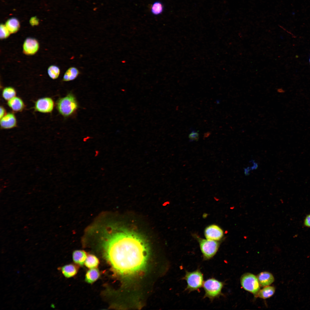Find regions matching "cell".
I'll return each mask as SVG.
<instances>
[{
    "label": "cell",
    "instance_id": "d6986e66",
    "mask_svg": "<svg viewBox=\"0 0 310 310\" xmlns=\"http://www.w3.org/2000/svg\"><path fill=\"white\" fill-rule=\"evenodd\" d=\"M99 264V261L98 258L93 255H88L85 262L86 266L90 269L96 268Z\"/></svg>",
    "mask_w": 310,
    "mask_h": 310
},
{
    "label": "cell",
    "instance_id": "f1b7e54d",
    "mask_svg": "<svg viewBox=\"0 0 310 310\" xmlns=\"http://www.w3.org/2000/svg\"><path fill=\"white\" fill-rule=\"evenodd\" d=\"M309 62H310V59H309Z\"/></svg>",
    "mask_w": 310,
    "mask_h": 310
},
{
    "label": "cell",
    "instance_id": "83f0119b",
    "mask_svg": "<svg viewBox=\"0 0 310 310\" xmlns=\"http://www.w3.org/2000/svg\"><path fill=\"white\" fill-rule=\"evenodd\" d=\"M277 92L280 93H283L285 92V91L282 88H279L277 89Z\"/></svg>",
    "mask_w": 310,
    "mask_h": 310
},
{
    "label": "cell",
    "instance_id": "8fae6325",
    "mask_svg": "<svg viewBox=\"0 0 310 310\" xmlns=\"http://www.w3.org/2000/svg\"><path fill=\"white\" fill-rule=\"evenodd\" d=\"M260 285L265 287L269 286L274 281L272 274L267 272H262L259 274L257 277Z\"/></svg>",
    "mask_w": 310,
    "mask_h": 310
},
{
    "label": "cell",
    "instance_id": "7a4b0ae2",
    "mask_svg": "<svg viewBox=\"0 0 310 310\" xmlns=\"http://www.w3.org/2000/svg\"><path fill=\"white\" fill-rule=\"evenodd\" d=\"M224 283L214 278H210L204 281L202 287L204 291L203 298H208L212 302L223 295L222 290Z\"/></svg>",
    "mask_w": 310,
    "mask_h": 310
},
{
    "label": "cell",
    "instance_id": "d4e9b609",
    "mask_svg": "<svg viewBox=\"0 0 310 310\" xmlns=\"http://www.w3.org/2000/svg\"><path fill=\"white\" fill-rule=\"evenodd\" d=\"M30 23L32 26H36L38 24V20L36 17H33L30 19Z\"/></svg>",
    "mask_w": 310,
    "mask_h": 310
},
{
    "label": "cell",
    "instance_id": "603a6c76",
    "mask_svg": "<svg viewBox=\"0 0 310 310\" xmlns=\"http://www.w3.org/2000/svg\"><path fill=\"white\" fill-rule=\"evenodd\" d=\"M10 33L5 25L1 24L0 26V38L1 39H5L8 37Z\"/></svg>",
    "mask_w": 310,
    "mask_h": 310
},
{
    "label": "cell",
    "instance_id": "3957f363",
    "mask_svg": "<svg viewBox=\"0 0 310 310\" xmlns=\"http://www.w3.org/2000/svg\"><path fill=\"white\" fill-rule=\"evenodd\" d=\"M181 280L186 281L187 285L184 291L189 292L199 291L204 282V274L199 268L191 272L185 270V274Z\"/></svg>",
    "mask_w": 310,
    "mask_h": 310
},
{
    "label": "cell",
    "instance_id": "4fadbf2b",
    "mask_svg": "<svg viewBox=\"0 0 310 310\" xmlns=\"http://www.w3.org/2000/svg\"><path fill=\"white\" fill-rule=\"evenodd\" d=\"M86 253L83 250H76L73 253V259L74 261L80 266H83L87 258Z\"/></svg>",
    "mask_w": 310,
    "mask_h": 310
},
{
    "label": "cell",
    "instance_id": "cb8c5ba5",
    "mask_svg": "<svg viewBox=\"0 0 310 310\" xmlns=\"http://www.w3.org/2000/svg\"><path fill=\"white\" fill-rule=\"evenodd\" d=\"M188 137L190 142L194 141H197L199 138V134L197 131H195L193 129L191 130V133L189 134Z\"/></svg>",
    "mask_w": 310,
    "mask_h": 310
},
{
    "label": "cell",
    "instance_id": "ba28073f",
    "mask_svg": "<svg viewBox=\"0 0 310 310\" xmlns=\"http://www.w3.org/2000/svg\"><path fill=\"white\" fill-rule=\"evenodd\" d=\"M223 231L218 226L212 224L206 227L204 230V235L206 239L218 241L223 237Z\"/></svg>",
    "mask_w": 310,
    "mask_h": 310
},
{
    "label": "cell",
    "instance_id": "9a60e30c",
    "mask_svg": "<svg viewBox=\"0 0 310 310\" xmlns=\"http://www.w3.org/2000/svg\"><path fill=\"white\" fill-rule=\"evenodd\" d=\"M5 26L10 33H14L18 31L20 26V23L17 19L13 18L8 19Z\"/></svg>",
    "mask_w": 310,
    "mask_h": 310
},
{
    "label": "cell",
    "instance_id": "ac0fdd59",
    "mask_svg": "<svg viewBox=\"0 0 310 310\" xmlns=\"http://www.w3.org/2000/svg\"><path fill=\"white\" fill-rule=\"evenodd\" d=\"M100 276L98 270L96 268L88 270L85 275V281L88 283H92L96 281Z\"/></svg>",
    "mask_w": 310,
    "mask_h": 310
},
{
    "label": "cell",
    "instance_id": "484cf974",
    "mask_svg": "<svg viewBox=\"0 0 310 310\" xmlns=\"http://www.w3.org/2000/svg\"><path fill=\"white\" fill-rule=\"evenodd\" d=\"M304 225L306 226L310 227V214L307 215L304 221Z\"/></svg>",
    "mask_w": 310,
    "mask_h": 310
},
{
    "label": "cell",
    "instance_id": "5b68a950",
    "mask_svg": "<svg viewBox=\"0 0 310 310\" xmlns=\"http://www.w3.org/2000/svg\"><path fill=\"white\" fill-rule=\"evenodd\" d=\"M198 241L203 260H208L213 258L218 250L220 246L219 242L217 241L200 238L198 239Z\"/></svg>",
    "mask_w": 310,
    "mask_h": 310
},
{
    "label": "cell",
    "instance_id": "2e32d148",
    "mask_svg": "<svg viewBox=\"0 0 310 310\" xmlns=\"http://www.w3.org/2000/svg\"><path fill=\"white\" fill-rule=\"evenodd\" d=\"M80 73L77 68L75 67L69 68L65 72L63 78L64 81H69L75 79Z\"/></svg>",
    "mask_w": 310,
    "mask_h": 310
},
{
    "label": "cell",
    "instance_id": "44dd1931",
    "mask_svg": "<svg viewBox=\"0 0 310 310\" xmlns=\"http://www.w3.org/2000/svg\"><path fill=\"white\" fill-rule=\"evenodd\" d=\"M49 76L53 79H55L59 76L60 73V70L59 67L55 65L50 66L47 70Z\"/></svg>",
    "mask_w": 310,
    "mask_h": 310
},
{
    "label": "cell",
    "instance_id": "e0dca14e",
    "mask_svg": "<svg viewBox=\"0 0 310 310\" xmlns=\"http://www.w3.org/2000/svg\"><path fill=\"white\" fill-rule=\"evenodd\" d=\"M61 270L64 276L67 278L75 276L78 271L77 267L72 264L64 266L61 268Z\"/></svg>",
    "mask_w": 310,
    "mask_h": 310
},
{
    "label": "cell",
    "instance_id": "30bf717a",
    "mask_svg": "<svg viewBox=\"0 0 310 310\" xmlns=\"http://www.w3.org/2000/svg\"><path fill=\"white\" fill-rule=\"evenodd\" d=\"M17 121L15 115L12 113L6 114L0 119L1 127L4 129L13 128L16 126Z\"/></svg>",
    "mask_w": 310,
    "mask_h": 310
},
{
    "label": "cell",
    "instance_id": "ffe728a7",
    "mask_svg": "<svg viewBox=\"0 0 310 310\" xmlns=\"http://www.w3.org/2000/svg\"><path fill=\"white\" fill-rule=\"evenodd\" d=\"M16 92L15 89L10 87L5 88L3 90L2 92L3 98L7 101L16 96Z\"/></svg>",
    "mask_w": 310,
    "mask_h": 310
},
{
    "label": "cell",
    "instance_id": "9c48e42d",
    "mask_svg": "<svg viewBox=\"0 0 310 310\" xmlns=\"http://www.w3.org/2000/svg\"><path fill=\"white\" fill-rule=\"evenodd\" d=\"M39 44L36 39L28 38L24 41L23 46V52L25 54L32 55L34 54L38 51Z\"/></svg>",
    "mask_w": 310,
    "mask_h": 310
},
{
    "label": "cell",
    "instance_id": "277c9868",
    "mask_svg": "<svg viewBox=\"0 0 310 310\" xmlns=\"http://www.w3.org/2000/svg\"><path fill=\"white\" fill-rule=\"evenodd\" d=\"M78 107L75 98L71 94L60 98L57 103L58 111L65 117H68L72 114L76 110Z\"/></svg>",
    "mask_w": 310,
    "mask_h": 310
},
{
    "label": "cell",
    "instance_id": "7402d4cb",
    "mask_svg": "<svg viewBox=\"0 0 310 310\" xmlns=\"http://www.w3.org/2000/svg\"><path fill=\"white\" fill-rule=\"evenodd\" d=\"M163 6L160 2H154L151 7V12L155 15H158L161 13L163 10Z\"/></svg>",
    "mask_w": 310,
    "mask_h": 310
},
{
    "label": "cell",
    "instance_id": "52a82bcc",
    "mask_svg": "<svg viewBox=\"0 0 310 310\" xmlns=\"http://www.w3.org/2000/svg\"><path fill=\"white\" fill-rule=\"evenodd\" d=\"M54 102L50 97H44L38 100L35 104V110L40 112L48 113L51 112L54 107Z\"/></svg>",
    "mask_w": 310,
    "mask_h": 310
},
{
    "label": "cell",
    "instance_id": "7c38bea8",
    "mask_svg": "<svg viewBox=\"0 0 310 310\" xmlns=\"http://www.w3.org/2000/svg\"><path fill=\"white\" fill-rule=\"evenodd\" d=\"M7 104L13 111L16 112L22 111L25 106L23 100L16 96L8 100Z\"/></svg>",
    "mask_w": 310,
    "mask_h": 310
},
{
    "label": "cell",
    "instance_id": "4316f807",
    "mask_svg": "<svg viewBox=\"0 0 310 310\" xmlns=\"http://www.w3.org/2000/svg\"><path fill=\"white\" fill-rule=\"evenodd\" d=\"M6 111L4 108L2 106L0 108V119H1L6 115Z\"/></svg>",
    "mask_w": 310,
    "mask_h": 310
},
{
    "label": "cell",
    "instance_id": "6da1fadb",
    "mask_svg": "<svg viewBox=\"0 0 310 310\" xmlns=\"http://www.w3.org/2000/svg\"><path fill=\"white\" fill-rule=\"evenodd\" d=\"M106 234L103 243L104 256L115 272L122 275H130L144 268L149 251L142 237L126 231Z\"/></svg>",
    "mask_w": 310,
    "mask_h": 310
},
{
    "label": "cell",
    "instance_id": "8992f818",
    "mask_svg": "<svg viewBox=\"0 0 310 310\" xmlns=\"http://www.w3.org/2000/svg\"><path fill=\"white\" fill-rule=\"evenodd\" d=\"M241 285L245 290L256 294L260 289V284L257 278L250 273L244 274L241 279Z\"/></svg>",
    "mask_w": 310,
    "mask_h": 310
},
{
    "label": "cell",
    "instance_id": "5bb4252c",
    "mask_svg": "<svg viewBox=\"0 0 310 310\" xmlns=\"http://www.w3.org/2000/svg\"><path fill=\"white\" fill-rule=\"evenodd\" d=\"M275 288L271 286H265L263 289L259 290L257 293L256 296L263 299H266L270 297L274 294Z\"/></svg>",
    "mask_w": 310,
    "mask_h": 310
}]
</instances>
